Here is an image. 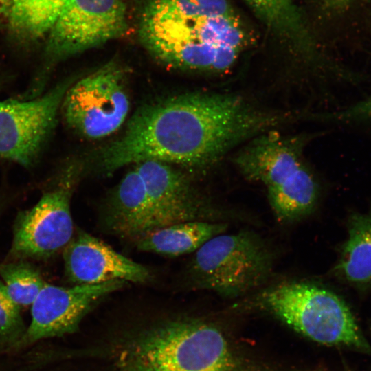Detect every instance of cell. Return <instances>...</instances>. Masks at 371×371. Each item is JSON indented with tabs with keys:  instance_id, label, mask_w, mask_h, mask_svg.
<instances>
[{
	"instance_id": "obj_1",
	"label": "cell",
	"mask_w": 371,
	"mask_h": 371,
	"mask_svg": "<svg viewBox=\"0 0 371 371\" xmlns=\"http://www.w3.org/2000/svg\"><path fill=\"white\" fill-rule=\"evenodd\" d=\"M285 122L284 113L261 111L239 96L175 95L138 109L121 136L100 152L99 168L111 174L146 160L208 168L243 141Z\"/></svg>"
},
{
	"instance_id": "obj_12",
	"label": "cell",
	"mask_w": 371,
	"mask_h": 371,
	"mask_svg": "<svg viewBox=\"0 0 371 371\" xmlns=\"http://www.w3.org/2000/svg\"><path fill=\"white\" fill-rule=\"evenodd\" d=\"M63 250L65 273L74 285L113 280L145 283L151 278L150 272L144 265L82 230L73 235Z\"/></svg>"
},
{
	"instance_id": "obj_7",
	"label": "cell",
	"mask_w": 371,
	"mask_h": 371,
	"mask_svg": "<svg viewBox=\"0 0 371 371\" xmlns=\"http://www.w3.org/2000/svg\"><path fill=\"white\" fill-rule=\"evenodd\" d=\"M126 29L122 0H69L47 34V64L117 38Z\"/></svg>"
},
{
	"instance_id": "obj_24",
	"label": "cell",
	"mask_w": 371,
	"mask_h": 371,
	"mask_svg": "<svg viewBox=\"0 0 371 371\" xmlns=\"http://www.w3.org/2000/svg\"><path fill=\"white\" fill-rule=\"evenodd\" d=\"M13 5V0H0V20L10 16Z\"/></svg>"
},
{
	"instance_id": "obj_3",
	"label": "cell",
	"mask_w": 371,
	"mask_h": 371,
	"mask_svg": "<svg viewBox=\"0 0 371 371\" xmlns=\"http://www.w3.org/2000/svg\"><path fill=\"white\" fill-rule=\"evenodd\" d=\"M119 371H235L223 333L199 320L179 319L138 333L122 348Z\"/></svg>"
},
{
	"instance_id": "obj_22",
	"label": "cell",
	"mask_w": 371,
	"mask_h": 371,
	"mask_svg": "<svg viewBox=\"0 0 371 371\" xmlns=\"http://www.w3.org/2000/svg\"><path fill=\"white\" fill-rule=\"evenodd\" d=\"M324 118L346 122H371V91L362 100Z\"/></svg>"
},
{
	"instance_id": "obj_4",
	"label": "cell",
	"mask_w": 371,
	"mask_h": 371,
	"mask_svg": "<svg viewBox=\"0 0 371 371\" xmlns=\"http://www.w3.org/2000/svg\"><path fill=\"white\" fill-rule=\"evenodd\" d=\"M262 302L276 317L314 341L371 354V346L350 308L329 290L308 282H285L265 291Z\"/></svg>"
},
{
	"instance_id": "obj_18",
	"label": "cell",
	"mask_w": 371,
	"mask_h": 371,
	"mask_svg": "<svg viewBox=\"0 0 371 371\" xmlns=\"http://www.w3.org/2000/svg\"><path fill=\"white\" fill-rule=\"evenodd\" d=\"M267 197L277 219L292 222L313 212L319 197V186L304 164L282 184L267 190Z\"/></svg>"
},
{
	"instance_id": "obj_17",
	"label": "cell",
	"mask_w": 371,
	"mask_h": 371,
	"mask_svg": "<svg viewBox=\"0 0 371 371\" xmlns=\"http://www.w3.org/2000/svg\"><path fill=\"white\" fill-rule=\"evenodd\" d=\"M336 269L347 282L371 286V210L352 215Z\"/></svg>"
},
{
	"instance_id": "obj_10",
	"label": "cell",
	"mask_w": 371,
	"mask_h": 371,
	"mask_svg": "<svg viewBox=\"0 0 371 371\" xmlns=\"http://www.w3.org/2000/svg\"><path fill=\"white\" fill-rule=\"evenodd\" d=\"M133 165L144 181L156 229L218 218L219 212L175 166L155 160Z\"/></svg>"
},
{
	"instance_id": "obj_11",
	"label": "cell",
	"mask_w": 371,
	"mask_h": 371,
	"mask_svg": "<svg viewBox=\"0 0 371 371\" xmlns=\"http://www.w3.org/2000/svg\"><path fill=\"white\" fill-rule=\"evenodd\" d=\"M126 283L113 280L71 287L46 284L32 304V319L22 345L73 333L93 305Z\"/></svg>"
},
{
	"instance_id": "obj_8",
	"label": "cell",
	"mask_w": 371,
	"mask_h": 371,
	"mask_svg": "<svg viewBox=\"0 0 371 371\" xmlns=\"http://www.w3.org/2000/svg\"><path fill=\"white\" fill-rule=\"evenodd\" d=\"M71 79L30 100L0 102V159L30 166L37 159L57 122Z\"/></svg>"
},
{
	"instance_id": "obj_13",
	"label": "cell",
	"mask_w": 371,
	"mask_h": 371,
	"mask_svg": "<svg viewBox=\"0 0 371 371\" xmlns=\"http://www.w3.org/2000/svg\"><path fill=\"white\" fill-rule=\"evenodd\" d=\"M304 139L266 131L254 137L235 159L243 175L267 190L282 184L303 164Z\"/></svg>"
},
{
	"instance_id": "obj_14",
	"label": "cell",
	"mask_w": 371,
	"mask_h": 371,
	"mask_svg": "<svg viewBox=\"0 0 371 371\" xmlns=\"http://www.w3.org/2000/svg\"><path fill=\"white\" fill-rule=\"evenodd\" d=\"M105 202L106 226L122 237L139 239L156 229L144 181L135 165Z\"/></svg>"
},
{
	"instance_id": "obj_23",
	"label": "cell",
	"mask_w": 371,
	"mask_h": 371,
	"mask_svg": "<svg viewBox=\"0 0 371 371\" xmlns=\"http://www.w3.org/2000/svg\"><path fill=\"white\" fill-rule=\"evenodd\" d=\"M324 8L332 12L345 10L350 4L352 0H319Z\"/></svg>"
},
{
	"instance_id": "obj_19",
	"label": "cell",
	"mask_w": 371,
	"mask_h": 371,
	"mask_svg": "<svg viewBox=\"0 0 371 371\" xmlns=\"http://www.w3.org/2000/svg\"><path fill=\"white\" fill-rule=\"evenodd\" d=\"M69 0H13L8 18L10 28L18 38L32 41L47 35Z\"/></svg>"
},
{
	"instance_id": "obj_9",
	"label": "cell",
	"mask_w": 371,
	"mask_h": 371,
	"mask_svg": "<svg viewBox=\"0 0 371 371\" xmlns=\"http://www.w3.org/2000/svg\"><path fill=\"white\" fill-rule=\"evenodd\" d=\"M71 176L46 189L32 208L16 218L11 256L18 260L45 259L63 250L74 235Z\"/></svg>"
},
{
	"instance_id": "obj_2",
	"label": "cell",
	"mask_w": 371,
	"mask_h": 371,
	"mask_svg": "<svg viewBox=\"0 0 371 371\" xmlns=\"http://www.w3.org/2000/svg\"><path fill=\"white\" fill-rule=\"evenodd\" d=\"M249 36L227 0H148L140 19L147 51L182 71H226L249 45Z\"/></svg>"
},
{
	"instance_id": "obj_21",
	"label": "cell",
	"mask_w": 371,
	"mask_h": 371,
	"mask_svg": "<svg viewBox=\"0 0 371 371\" xmlns=\"http://www.w3.org/2000/svg\"><path fill=\"white\" fill-rule=\"evenodd\" d=\"M27 328L20 313V306L8 295L0 281V348L22 346Z\"/></svg>"
},
{
	"instance_id": "obj_16",
	"label": "cell",
	"mask_w": 371,
	"mask_h": 371,
	"mask_svg": "<svg viewBox=\"0 0 371 371\" xmlns=\"http://www.w3.org/2000/svg\"><path fill=\"white\" fill-rule=\"evenodd\" d=\"M227 225L214 221H188L154 229L137 240V249L178 256L196 251L206 241L223 233Z\"/></svg>"
},
{
	"instance_id": "obj_20",
	"label": "cell",
	"mask_w": 371,
	"mask_h": 371,
	"mask_svg": "<svg viewBox=\"0 0 371 371\" xmlns=\"http://www.w3.org/2000/svg\"><path fill=\"white\" fill-rule=\"evenodd\" d=\"M0 276L8 295L19 306L32 305L46 284L38 270L23 260L1 264Z\"/></svg>"
},
{
	"instance_id": "obj_6",
	"label": "cell",
	"mask_w": 371,
	"mask_h": 371,
	"mask_svg": "<svg viewBox=\"0 0 371 371\" xmlns=\"http://www.w3.org/2000/svg\"><path fill=\"white\" fill-rule=\"evenodd\" d=\"M126 74L120 63L109 61L74 82L60 108L67 125L87 139L117 131L130 111Z\"/></svg>"
},
{
	"instance_id": "obj_15",
	"label": "cell",
	"mask_w": 371,
	"mask_h": 371,
	"mask_svg": "<svg viewBox=\"0 0 371 371\" xmlns=\"http://www.w3.org/2000/svg\"><path fill=\"white\" fill-rule=\"evenodd\" d=\"M273 34L308 61H319L315 43L293 0H244Z\"/></svg>"
},
{
	"instance_id": "obj_5",
	"label": "cell",
	"mask_w": 371,
	"mask_h": 371,
	"mask_svg": "<svg viewBox=\"0 0 371 371\" xmlns=\"http://www.w3.org/2000/svg\"><path fill=\"white\" fill-rule=\"evenodd\" d=\"M273 264V254L258 235L247 230L223 232L195 251L190 273L199 286L233 297L263 284Z\"/></svg>"
}]
</instances>
